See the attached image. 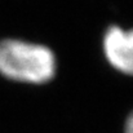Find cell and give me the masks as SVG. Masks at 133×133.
<instances>
[{
    "instance_id": "cell-1",
    "label": "cell",
    "mask_w": 133,
    "mask_h": 133,
    "mask_svg": "<svg viewBox=\"0 0 133 133\" xmlns=\"http://www.w3.org/2000/svg\"><path fill=\"white\" fill-rule=\"evenodd\" d=\"M0 74L14 82L44 84L56 74V57L44 45L5 39L0 42Z\"/></svg>"
},
{
    "instance_id": "cell-2",
    "label": "cell",
    "mask_w": 133,
    "mask_h": 133,
    "mask_svg": "<svg viewBox=\"0 0 133 133\" xmlns=\"http://www.w3.org/2000/svg\"><path fill=\"white\" fill-rule=\"evenodd\" d=\"M103 52L114 69L133 75V30L110 27L103 38Z\"/></svg>"
},
{
    "instance_id": "cell-3",
    "label": "cell",
    "mask_w": 133,
    "mask_h": 133,
    "mask_svg": "<svg viewBox=\"0 0 133 133\" xmlns=\"http://www.w3.org/2000/svg\"><path fill=\"white\" fill-rule=\"evenodd\" d=\"M124 133H133V111L131 112V115L128 116L125 125H124Z\"/></svg>"
}]
</instances>
